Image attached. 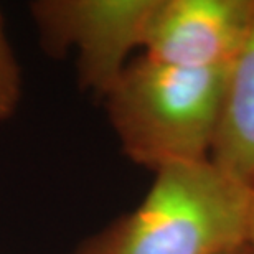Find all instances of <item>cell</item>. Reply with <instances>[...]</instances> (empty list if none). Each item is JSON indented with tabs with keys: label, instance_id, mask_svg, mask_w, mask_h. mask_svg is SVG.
<instances>
[{
	"label": "cell",
	"instance_id": "obj_6",
	"mask_svg": "<svg viewBox=\"0 0 254 254\" xmlns=\"http://www.w3.org/2000/svg\"><path fill=\"white\" fill-rule=\"evenodd\" d=\"M22 93L18 63L5 35L2 13H0V123L15 113Z\"/></svg>",
	"mask_w": 254,
	"mask_h": 254
},
{
	"label": "cell",
	"instance_id": "obj_2",
	"mask_svg": "<svg viewBox=\"0 0 254 254\" xmlns=\"http://www.w3.org/2000/svg\"><path fill=\"white\" fill-rule=\"evenodd\" d=\"M251 191L211 160L167 167L135 210L73 254H221L245 245Z\"/></svg>",
	"mask_w": 254,
	"mask_h": 254
},
{
	"label": "cell",
	"instance_id": "obj_8",
	"mask_svg": "<svg viewBox=\"0 0 254 254\" xmlns=\"http://www.w3.org/2000/svg\"><path fill=\"white\" fill-rule=\"evenodd\" d=\"M221 254H254V253L246 245H240V246L231 248V250H228V251L221 253Z\"/></svg>",
	"mask_w": 254,
	"mask_h": 254
},
{
	"label": "cell",
	"instance_id": "obj_7",
	"mask_svg": "<svg viewBox=\"0 0 254 254\" xmlns=\"http://www.w3.org/2000/svg\"><path fill=\"white\" fill-rule=\"evenodd\" d=\"M245 245L254 253V189L251 191L250 211H248V225H246V240Z\"/></svg>",
	"mask_w": 254,
	"mask_h": 254
},
{
	"label": "cell",
	"instance_id": "obj_3",
	"mask_svg": "<svg viewBox=\"0 0 254 254\" xmlns=\"http://www.w3.org/2000/svg\"><path fill=\"white\" fill-rule=\"evenodd\" d=\"M155 0H42L30 12L52 55L76 52V69L83 89L109 93L144 48Z\"/></svg>",
	"mask_w": 254,
	"mask_h": 254
},
{
	"label": "cell",
	"instance_id": "obj_4",
	"mask_svg": "<svg viewBox=\"0 0 254 254\" xmlns=\"http://www.w3.org/2000/svg\"><path fill=\"white\" fill-rule=\"evenodd\" d=\"M253 27L254 0H155L144 57L182 68H230Z\"/></svg>",
	"mask_w": 254,
	"mask_h": 254
},
{
	"label": "cell",
	"instance_id": "obj_5",
	"mask_svg": "<svg viewBox=\"0 0 254 254\" xmlns=\"http://www.w3.org/2000/svg\"><path fill=\"white\" fill-rule=\"evenodd\" d=\"M210 160L254 189V27L230 68L225 106Z\"/></svg>",
	"mask_w": 254,
	"mask_h": 254
},
{
	"label": "cell",
	"instance_id": "obj_1",
	"mask_svg": "<svg viewBox=\"0 0 254 254\" xmlns=\"http://www.w3.org/2000/svg\"><path fill=\"white\" fill-rule=\"evenodd\" d=\"M230 68H182L144 55L132 60L104 98L129 160L154 174L210 160Z\"/></svg>",
	"mask_w": 254,
	"mask_h": 254
}]
</instances>
